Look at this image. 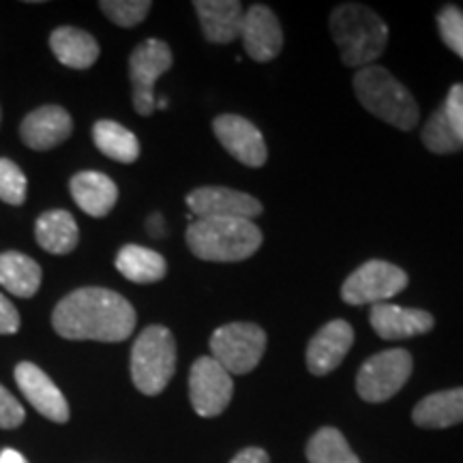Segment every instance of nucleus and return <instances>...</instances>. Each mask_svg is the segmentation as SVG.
Listing matches in <instances>:
<instances>
[{
	"label": "nucleus",
	"instance_id": "obj_34",
	"mask_svg": "<svg viewBox=\"0 0 463 463\" xmlns=\"http://www.w3.org/2000/svg\"><path fill=\"white\" fill-rule=\"evenodd\" d=\"M230 463H270V459L262 449H242Z\"/></svg>",
	"mask_w": 463,
	"mask_h": 463
},
{
	"label": "nucleus",
	"instance_id": "obj_4",
	"mask_svg": "<svg viewBox=\"0 0 463 463\" xmlns=\"http://www.w3.org/2000/svg\"><path fill=\"white\" fill-rule=\"evenodd\" d=\"M354 92L361 106L375 118L402 131L414 129L419 123V103L389 69L369 65L354 75Z\"/></svg>",
	"mask_w": 463,
	"mask_h": 463
},
{
	"label": "nucleus",
	"instance_id": "obj_35",
	"mask_svg": "<svg viewBox=\"0 0 463 463\" xmlns=\"http://www.w3.org/2000/svg\"><path fill=\"white\" fill-rule=\"evenodd\" d=\"M0 463H28L26 457L14 449L0 450Z\"/></svg>",
	"mask_w": 463,
	"mask_h": 463
},
{
	"label": "nucleus",
	"instance_id": "obj_20",
	"mask_svg": "<svg viewBox=\"0 0 463 463\" xmlns=\"http://www.w3.org/2000/svg\"><path fill=\"white\" fill-rule=\"evenodd\" d=\"M50 50L69 69H90L99 58V43L90 33L75 26H61L50 34Z\"/></svg>",
	"mask_w": 463,
	"mask_h": 463
},
{
	"label": "nucleus",
	"instance_id": "obj_23",
	"mask_svg": "<svg viewBox=\"0 0 463 463\" xmlns=\"http://www.w3.org/2000/svg\"><path fill=\"white\" fill-rule=\"evenodd\" d=\"M0 286L17 298H33L42 288V266L20 251L0 253Z\"/></svg>",
	"mask_w": 463,
	"mask_h": 463
},
{
	"label": "nucleus",
	"instance_id": "obj_12",
	"mask_svg": "<svg viewBox=\"0 0 463 463\" xmlns=\"http://www.w3.org/2000/svg\"><path fill=\"white\" fill-rule=\"evenodd\" d=\"M217 140L239 164L247 167H262L269 159V150L262 131L251 120L239 114H222L213 120Z\"/></svg>",
	"mask_w": 463,
	"mask_h": 463
},
{
	"label": "nucleus",
	"instance_id": "obj_11",
	"mask_svg": "<svg viewBox=\"0 0 463 463\" xmlns=\"http://www.w3.org/2000/svg\"><path fill=\"white\" fill-rule=\"evenodd\" d=\"M195 219H253L262 215V202L230 187H200L187 195Z\"/></svg>",
	"mask_w": 463,
	"mask_h": 463
},
{
	"label": "nucleus",
	"instance_id": "obj_21",
	"mask_svg": "<svg viewBox=\"0 0 463 463\" xmlns=\"http://www.w3.org/2000/svg\"><path fill=\"white\" fill-rule=\"evenodd\" d=\"M412 420L422 430H447L459 425L463 422V386L420 399L412 410Z\"/></svg>",
	"mask_w": 463,
	"mask_h": 463
},
{
	"label": "nucleus",
	"instance_id": "obj_8",
	"mask_svg": "<svg viewBox=\"0 0 463 463\" xmlns=\"http://www.w3.org/2000/svg\"><path fill=\"white\" fill-rule=\"evenodd\" d=\"M174 65L170 45L161 39H146L131 52L129 78L133 89V108L140 116H150L157 109L155 84Z\"/></svg>",
	"mask_w": 463,
	"mask_h": 463
},
{
	"label": "nucleus",
	"instance_id": "obj_14",
	"mask_svg": "<svg viewBox=\"0 0 463 463\" xmlns=\"http://www.w3.org/2000/svg\"><path fill=\"white\" fill-rule=\"evenodd\" d=\"M15 382L20 386L22 395L26 402L37 410L39 414L54 422L69 420V403L65 395L58 391V386L48 378L43 369H39L34 363H20L15 367Z\"/></svg>",
	"mask_w": 463,
	"mask_h": 463
},
{
	"label": "nucleus",
	"instance_id": "obj_2",
	"mask_svg": "<svg viewBox=\"0 0 463 463\" xmlns=\"http://www.w3.org/2000/svg\"><path fill=\"white\" fill-rule=\"evenodd\" d=\"M328 26L345 67L363 69L373 65L389 43L386 22L364 5H339L331 14Z\"/></svg>",
	"mask_w": 463,
	"mask_h": 463
},
{
	"label": "nucleus",
	"instance_id": "obj_27",
	"mask_svg": "<svg viewBox=\"0 0 463 463\" xmlns=\"http://www.w3.org/2000/svg\"><path fill=\"white\" fill-rule=\"evenodd\" d=\"M420 137L425 148L436 155H453L463 148V144L459 142V137H457V133L449 123V116L444 112V108H438L430 116V120L422 127Z\"/></svg>",
	"mask_w": 463,
	"mask_h": 463
},
{
	"label": "nucleus",
	"instance_id": "obj_26",
	"mask_svg": "<svg viewBox=\"0 0 463 463\" xmlns=\"http://www.w3.org/2000/svg\"><path fill=\"white\" fill-rule=\"evenodd\" d=\"M307 459L309 463H361L344 433L335 427H322L311 436L307 444Z\"/></svg>",
	"mask_w": 463,
	"mask_h": 463
},
{
	"label": "nucleus",
	"instance_id": "obj_17",
	"mask_svg": "<svg viewBox=\"0 0 463 463\" xmlns=\"http://www.w3.org/2000/svg\"><path fill=\"white\" fill-rule=\"evenodd\" d=\"M369 322H372L375 335L384 341L410 339L416 337V335L430 333L436 326V320H433L430 311L408 309V307H399L392 303L372 305Z\"/></svg>",
	"mask_w": 463,
	"mask_h": 463
},
{
	"label": "nucleus",
	"instance_id": "obj_1",
	"mask_svg": "<svg viewBox=\"0 0 463 463\" xmlns=\"http://www.w3.org/2000/svg\"><path fill=\"white\" fill-rule=\"evenodd\" d=\"M136 322V309L129 300L108 288L73 289L52 314L56 335L69 341L116 344L131 337Z\"/></svg>",
	"mask_w": 463,
	"mask_h": 463
},
{
	"label": "nucleus",
	"instance_id": "obj_18",
	"mask_svg": "<svg viewBox=\"0 0 463 463\" xmlns=\"http://www.w3.org/2000/svg\"><path fill=\"white\" fill-rule=\"evenodd\" d=\"M194 7L208 42L223 45L241 39L245 11L239 0H195Z\"/></svg>",
	"mask_w": 463,
	"mask_h": 463
},
{
	"label": "nucleus",
	"instance_id": "obj_7",
	"mask_svg": "<svg viewBox=\"0 0 463 463\" xmlns=\"http://www.w3.org/2000/svg\"><path fill=\"white\" fill-rule=\"evenodd\" d=\"M412 354L402 347L382 350L367 358L356 375V391L367 403H382L395 397L412 375Z\"/></svg>",
	"mask_w": 463,
	"mask_h": 463
},
{
	"label": "nucleus",
	"instance_id": "obj_33",
	"mask_svg": "<svg viewBox=\"0 0 463 463\" xmlns=\"http://www.w3.org/2000/svg\"><path fill=\"white\" fill-rule=\"evenodd\" d=\"M20 326L22 320L15 305L5 294H0V335H15Z\"/></svg>",
	"mask_w": 463,
	"mask_h": 463
},
{
	"label": "nucleus",
	"instance_id": "obj_6",
	"mask_svg": "<svg viewBox=\"0 0 463 463\" xmlns=\"http://www.w3.org/2000/svg\"><path fill=\"white\" fill-rule=\"evenodd\" d=\"M266 333L253 322H230L219 326L211 337V356L230 375L251 373L262 361Z\"/></svg>",
	"mask_w": 463,
	"mask_h": 463
},
{
	"label": "nucleus",
	"instance_id": "obj_31",
	"mask_svg": "<svg viewBox=\"0 0 463 463\" xmlns=\"http://www.w3.org/2000/svg\"><path fill=\"white\" fill-rule=\"evenodd\" d=\"M26 419L24 408L0 384V430H17Z\"/></svg>",
	"mask_w": 463,
	"mask_h": 463
},
{
	"label": "nucleus",
	"instance_id": "obj_15",
	"mask_svg": "<svg viewBox=\"0 0 463 463\" xmlns=\"http://www.w3.org/2000/svg\"><path fill=\"white\" fill-rule=\"evenodd\" d=\"M354 344V328L345 320H333L317 331L307 345V369L314 375L335 372Z\"/></svg>",
	"mask_w": 463,
	"mask_h": 463
},
{
	"label": "nucleus",
	"instance_id": "obj_30",
	"mask_svg": "<svg viewBox=\"0 0 463 463\" xmlns=\"http://www.w3.org/2000/svg\"><path fill=\"white\" fill-rule=\"evenodd\" d=\"M438 31L444 45L463 61V11L455 5H447L438 14Z\"/></svg>",
	"mask_w": 463,
	"mask_h": 463
},
{
	"label": "nucleus",
	"instance_id": "obj_36",
	"mask_svg": "<svg viewBox=\"0 0 463 463\" xmlns=\"http://www.w3.org/2000/svg\"><path fill=\"white\" fill-rule=\"evenodd\" d=\"M0 120H3V112H0Z\"/></svg>",
	"mask_w": 463,
	"mask_h": 463
},
{
	"label": "nucleus",
	"instance_id": "obj_10",
	"mask_svg": "<svg viewBox=\"0 0 463 463\" xmlns=\"http://www.w3.org/2000/svg\"><path fill=\"white\" fill-rule=\"evenodd\" d=\"M234 392L232 375L213 356H200L191 364L189 399L194 410L204 419L219 416L228 408Z\"/></svg>",
	"mask_w": 463,
	"mask_h": 463
},
{
	"label": "nucleus",
	"instance_id": "obj_32",
	"mask_svg": "<svg viewBox=\"0 0 463 463\" xmlns=\"http://www.w3.org/2000/svg\"><path fill=\"white\" fill-rule=\"evenodd\" d=\"M442 108L449 116L450 127H453L457 137H459V142L463 144V84L450 86L447 101H444Z\"/></svg>",
	"mask_w": 463,
	"mask_h": 463
},
{
	"label": "nucleus",
	"instance_id": "obj_3",
	"mask_svg": "<svg viewBox=\"0 0 463 463\" xmlns=\"http://www.w3.org/2000/svg\"><path fill=\"white\" fill-rule=\"evenodd\" d=\"M262 230L247 219H194L187 228V245L206 262H241L262 247Z\"/></svg>",
	"mask_w": 463,
	"mask_h": 463
},
{
	"label": "nucleus",
	"instance_id": "obj_16",
	"mask_svg": "<svg viewBox=\"0 0 463 463\" xmlns=\"http://www.w3.org/2000/svg\"><path fill=\"white\" fill-rule=\"evenodd\" d=\"M73 133V120L65 108H37L22 120L20 137L33 150H52L67 142Z\"/></svg>",
	"mask_w": 463,
	"mask_h": 463
},
{
	"label": "nucleus",
	"instance_id": "obj_29",
	"mask_svg": "<svg viewBox=\"0 0 463 463\" xmlns=\"http://www.w3.org/2000/svg\"><path fill=\"white\" fill-rule=\"evenodd\" d=\"M26 176L11 159H0V200L5 204L22 206L26 200Z\"/></svg>",
	"mask_w": 463,
	"mask_h": 463
},
{
	"label": "nucleus",
	"instance_id": "obj_9",
	"mask_svg": "<svg viewBox=\"0 0 463 463\" xmlns=\"http://www.w3.org/2000/svg\"><path fill=\"white\" fill-rule=\"evenodd\" d=\"M408 286V273L399 266L384 262V260H372L352 273L341 286V298L347 305H378L384 303Z\"/></svg>",
	"mask_w": 463,
	"mask_h": 463
},
{
	"label": "nucleus",
	"instance_id": "obj_22",
	"mask_svg": "<svg viewBox=\"0 0 463 463\" xmlns=\"http://www.w3.org/2000/svg\"><path fill=\"white\" fill-rule=\"evenodd\" d=\"M34 239L43 251L54 256H67L78 247L80 230L71 213L48 211L34 223Z\"/></svg>",
	"mask_w": 463,
	"mask_h": 463
},
{
	"label": "nucleus",
	"instance_id": "obj_19",
	"mask_svg": "<svg viewBox=\"0 0 463 463\" xmlns=\"http://www.w3.org/2000/svg\"><path fill=\"white\" fill-rule=\"evenodd\" d=\"M69 191H71L75 204L82 208L86 215L97 219L109 215L116 202H118L116 183L106 174L95 170L75 174L69 181Z\"/></svg>",
	"mask_w": 463,
	"mask_h": 463
},
{
	"label": "nucleus",
	"instance_id": "obj_5",
	"mask_svg": "<svg viewBox=\"0 0 463 463\" xmlns=\"http://www.w3.org/2000/svg\"><path fill=\"white\" fill-rule=\"evenodd\" d=\"M176 372V341L165 326L144 328L131 350V380L142 395L155 397L165 391Z\"/></svg>",
	"mask_w": 463,
	"mask_h": 463
},
{
	"label": "nucleus",
	"instance_id": "obj_25",
	"mask_svg": "<svg viewBox=\"0 0 463 463\" xmlns=\"http://www.w3.org/2000/svg\"><path fill=\"white\" fill-rule=\"evenodd\" d=\"M92 140L99 153L118 164H133L140 157V142L133 133L114 120H97L92 127Z\"/></svg>",
	"mask_w": 463,
	"mask_h": 463
},
{
	"label": "nucleus",
	"instance_id": "obj_28",
	"mask_svg": "<svg viewBox=\"0 0 463 463\" xmlns=\"http://www.w3.org/2000/svg\"><path fill=\"white\" fill-rule=\"evenodd\" d=\"M150 7H153V3H148V0H103L99 3V9L108 15V20L123 28L140 24L148 15Z\"/></svg>",
	"mask_w": 463,
	"mask_h": 463
},
{
	"label": "nucleus",
	"instance_id": "obj_13",
	"mask_svg": "<svg viewBox=\"0 0 463 463\" xmlns=\"http://www.w3.org/2000/svg\"><path fill=\"white\" fill-rule=\"evenodd\" d=\"M242 45L256 62H270L283 50V31L279 20L266 5H253L242 15Z\"/></svg>",
	"mask_w": 463,
	"mask_h": 463
},
{
	"label": "nucleus",
	"instance_id": "obj_24",
	"mask_svg": "<svg viewBox=\"0 0 463 463\" xmlns=\"http://www.w3.org/2000/svg\"><path fill=\"white\" fill-rule=\"evenodd\" d=\"M116 270L131 283H157L165 277V258L155 249L140 245H125L116 256Z\"/></svg>",
	"mask_w": 463,
	"mask_h": 463
}]
</instances>
